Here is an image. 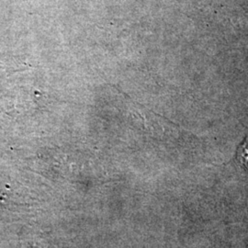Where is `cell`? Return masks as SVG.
Returning <instances> with one entry per match:
<instances>
[{
  "label": "cell",
  "instance_id": "6da1fadb",
  "mask_svg": "<svg viewBox=\"0 0 248 248\" xmlns=\"http://www.w3.org/2000/svg\"><path fill=\"white\" fill-rule=\"evenodd\" d=\"M237 160L243 168L248 169V137L240 146L237 154Z\"/></svg>",
  "mask_w": 248,
  "mask_h": 248
}]
</instances>
